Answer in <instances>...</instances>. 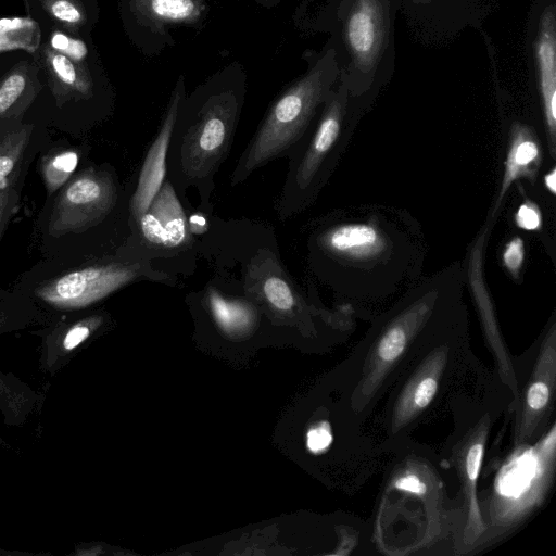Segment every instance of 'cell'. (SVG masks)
<instances>
[{"label":"cell","instance_id":"obj_31","mask_svg":"<svg viewBox=\"0 0 556 556\" xmlns=\"http://www.w3.org/2000/svg\"><path fill=\"white\" fill-rule=\"evenodd\" d=\"M543 181H544V186H545L546 190L552 195H555L556 194V167L555 166H553L551 168V170L547 174H545Z\"/></svg>","mask_w":556,"mask_h":556},{"label":"cell","instance_id":"obj_6","mask_svg":"<svg viewBox=\"0 0 556 556\" xmlns=\"http://www.w3.org/2000/svg\"><path fill=\"white\" fill-rule=\"evenodd\" d=\"M511 394L498 380L486 388L457 396L451 404L453 430L446 439L442 456L460 482L464 525L457 554L477 549L484 533L478 505V481L486 453V444L496 418L504 412Z\"/></svg>","mask_w":556,"mask_h":556},{"label":"cell","instance_id":"obj_22","mask_svg":"<svg viewBox=\"0 0 556 556\" xmlns=\"http://www.w3.org/2000/svg\"><path fill=\"white\" fill-rule=\"evenodd\" d=\"M28 165L24 166L0 185V242L18 207Z\"/></svg>","mask_w":556,"mask_h":556},{"label":"cell","instance_id":"obj_14","mask_svg":"<svg viewBox=\"0 0 556 556\" xmlns=\"http://www.w3.org/2000/svg\"><path fill=\"white\" fill-rule=\"evenodd\" d=\"M131 225L140 244L152 251V256L153 253L162 255L186 249L192 242L187 213L168 178L147 211Z\"/></svg>","mask_w":556,"mask_h":556},{"label":"cell","instance_id":"obj_16","mask_svg":"<svg viewBox=\"0 0 556 556\" xmlns=\"http://www.w3.org/2000/svg\"><path fill=\"white\" fill-rule=\"evenodd\" d=\"M542 148L533 128L515 121L510 125L509 142L504 162V173L493 204L491 216L494 218L514 182L520 179L533 181L541 167Z\"/></svg>","mask_w":556,"mask_h":556},{"label":"cell","instance_id":"obj_30","mask_svg":"<svg viewBox=\"0 0 556 556\" xmlns=\"http://www.w3.org/2000/svg\"><path fill=\"white\" fill-rule=\"evenodd\" d=\"M187 222L191 235L203 233L207 230V219L203 212H193L187 215Z\"/></svg>","mask_w":556,"mask_h":556},{"label":"cell","instance_id":"obj_3","mask_svg":"<svg viewBox=\"0 0 556 556\" xmlns=\"http://www.w3.org/2000/svg\"><path fill=\"white\" fill-rule=\"evenodd\" d=\"M401 0H329L325 27L339 80L370 108L395 70V20Z\"/></svg>","mask_w":556,"mask_h":556},{"label":"cell","instance_id":"obj_17","mask_svg":"<svg viewBox=\"0 0 556 556\" xmlns=\"http://www.w3.org/2000/svg\"><path fill=\"white\" fill-rule=\"evenodd\" d=\"M247 282L249 287H256L265 301L278 311L289 312L296 303L291 282L273 257L254 264Z\"/></svg>","mask_w":556,"mask_h":556},{"label":"cell","instance_id":"obj_27","mask_svg":"<svg viewBox=\"0 0 556 556\" xmlns=\"http://www.w3.org/2000/svg\"><path fill=\"white\" fill-rule=\"evenodd\" d=\"M51 46L61 51L62 54H68L73 59L81 60L87 54V48L84 42L66 37L63 34H55L51 39Z\"/></svg>","mask_w":556,"mask_h":556},{"label":"cell","instance_id":"obj_2","mask_svg":"<svg viewBox=\"0 0 556 556\" xmlns=\"http://www.w3.org/2000/svg\"><path fill=\"white\" fill-rule=\"evenodd\" d=\"M459 277L452 270L415 288L379 316L355 346L345 365L343 390L344 409L352 428L359 430L375 415L428 323L462 290Z\"/></svg>","mask_w":556,"mask_h":556},{"label":"cell","instance_id":"obj_9","mask_svg":"<svg viewBox=\"0 0 556 556\" xmlns=\"http://www.w3.org/2000/svg\"><path fill=\"white\" fill-rule=\"evenodd\" d=\"M142 278L163 279L147 258L106 257L72 267L35 286V296L51 307L68 311L87 307Z\"/></svg>","mask_w":556,"mask_h":556},{"label":"cell","instance_id":"obj_28","mask_svg":"<svg viewBox=\"0 0 556 556\" xmlns=\"http://www.w3.org/2000/svg\"><path fill=\"white\" fill-rule=\"evenodd\" d=\"M53 71L65 85H74L78 78L75 65L65 54H54L51 59Z\"/></svg>","mask_w":556,"mask_h":556},{"label":"cell","instance_id":"obj_8","mask_svg":"<svg viewBox=\"0 0 556 556\" xmlns=\"http://www.w3.org/2000/svg\"><path fill=\"white\" fill-rule=\"evenodd\" d=\"M516 396L511 414L513 448L541 440L555 425L556 321L552 317L533 344L521 355L511 356Z\"/></svg>","mask_w":556,"mask_h":556},{"label":"cell","instance_id":"obj_20","mask_svg":"<svg viewBox=\"0 0 556 556\" xmlns=\"http://www.w3.org/2000/svg\"><path fill=\"white\" fill-rule=\"evenodd\" d=\"M81 152L73 147H55L42 154L39 172L48 198L53 197L76 173Z\"/></svg>","mask_w":556,"mask_h":556},{"label":"cell","instance_id":"obj_1","mask_svg":"<svg viewBox=\"0 0 556 556\" xmlns=\"http://www.w3.org/2000/svg\"><path fill=\"white\" fill-rule=\"evenodd\" d=\"M462 290L448 299L421 332L417 344L384 397L377 426L380 453H399L418 426L451 407L459 395L480 391L495 380L472 352Z\"/></svg>","mask_w":556,"mask_h":556},{"label":"cell","instance_id":"obj_32","mask_svg":"<svg viewBox=\"0 0 556 556\" xmlns=\"http://www.w3.org/2000/svg\"><path fill=\"white\" fill-rule=\"evenodd\" d=\"M261 1H264V2H271V1H274V0H261Z\"/></svg>","mask_w":556,"mask_h":556},{"label":"cell","instance_id":"obj_11","mask_svg":"<svg viewBox=\"0 0 556 556\" xmlns=\"http://www.w3.org/2000/svg\"><path fill=\"white\" fill-rule=\"evenodd\" d=\"M530 81L543 116L552 157L556 151V0H533L526 24Z\"/></svg>","mask_w":556,"mask_h":556},{"label":"cell","instance_id":"obj_5","mask_svg":"<svg viewBox=\"0 0 556 556\" xmlns=\"http://www.w3.org/2000/svg\"><path fill=\"white\" fill-rule=\"evenodd\" d=\"M339 80L334 50L327 45L308 70L270 105L230 175L231 186L276 159L288 156L307 134Z\"/></svg>","mask_w":556,"mask_h":556},{"label":"cell","instance_id":"obj_26","mask_svg":"<svg viewBox=\"0 0 556 556\" xmlns=\"http://www.w3.org/2000/svg\"><path fill=\"white\" fill-rule=\"evenodd\" d=\"M100 321L101 319L99 317H90L72 326L64 337L63 346L66 350L76 348L89 337L92 329L98 326Z\"/></svg>","mask_w":556,"mask_h":556},{"label":"cell","instance_id":"obj_25","mask_svg":"<svg viewBox=\"0 0 556 556\" xmlns=\"http://www.w3.org/2000/svg\"><path fill=\"white\" fill-rule=\"evenodd\" d=\"M332 440L331 426L327 421H320L308 430L306 443L308 450L317 454L327 451Z\"/></svg>","mask_w":556,"mask_h":556},{"label":"cell","instance_id":"obj_24","mask_svg":"<svg viewBox=\"0 0 556 556\" xmlns=\"http://www.w3.org/2000/svg\"><path fill=\"white\" fill-rule=\"evenodd\" d=\"M516 225L526 231H538L542 228L543 217L539 205L526 199L515 213Z\"/></svg>","mask_w":556,"mask_h":556},{"label":"cell","instance_id":"obj_21","mask_svg":"<svg viewBox=\"0 0 556 556\" xmlns=\"http://www.w3.org/2000/svg\"><path fill=\"white\" fill-rule=\"evenodd\" d=\"M207 300L214 318L226 331H244L252 325L253 312L247 303L229 300L215 288L207 291Z\"/></svg>","mask_w":556,"mask_h":556},{"label":"cell","instance_id":"obj_4","mask_svg":"<svg viewBox=\"0 0 556 556\" xmlns=\"http://www.w3.org/2000/svg\"><path fill=\"white\" fill-rule=\"evenodd\" d=\"M240 110L239 96L229 89L208 94L187 112L179 109L168 147L167 178L181 195L188 188L197 189L202 210L211 207L214 178L230 152Z\"/></svg>","mask_w":556,"mask_h":556},{"label":"cell","instance_id":"obj_7","mask_svg":"<svg viewBox=\"0 0 556 556\" xmlns=\"http://www.w3.org/2000/svg\"><path fill=\"white\" fill-rule=\"evenodd\" d=\"M368 109L338 80L321 106L313 135L304 137L288 155L289 168L276 206L280 219L314 202Z\"/></svg>","mask_w":556,"mask_h":556},{"label":"cell","instance_id":"obj_19","mask_svg":"<svg viewBox=\"0 0 556 556\" xmlns=\"http://www.w3.org/2000/svg\"><path fill=\"white\" fill-rule=\"evenodd\" d=\"M139 20L151 27L197 22L203 11L202 0H132Z\"/></svg>","mask_w":556,"mask_h":556},{"label":"cell","instance_id":"obj_10","mask_svg":"<svg viewBox=\"0 0 556 556\" xmlns=\"http://www.w3.org/2000/svg\"><path fill=\"white\" fill-rule=\"evenodd\" d=\"M117 200L118 182L112 169L85 168L52 197L45 230L53 239L90 230L109 217Z\"/></svg>","mask_w":556,"mask_h":556},{"label":"cell","instance_id":"obj_29","mask_svg":"<svg viewBox=\"0 0 556 556\" xmlns=\"http://www.w3.org/2000/svg\"><path fill=\"white\" fill-rule=\"evenodd\" d=\"M52 14L60 21L76 24L81 18L78 9L68 0H56L51 5Z\"/></svg>","mask_w":556,"mask_h":556},{"label":"cell","instance_id":"obj_18","mask_svg":"<svg viewBox=\"0 0 556 556\" xmlns=\"http://www.w3.org/2000/svg\"><path fill=\"white\" fill-rule=\"evenodd\" d=\"M35 139V126L20 124L0 132V185L24 166L42 146Z\"/></svg>","mask_w":556,"mask_h":556},{"label":"cell","instance_id":"obj_15","mask_svg":"<svg viewBox=\"0 0 556 556\" xmlns=\"http://www.w3.org/2000/svg\"><path fill=\"white\" fill-rule=\"evenodd\" d=\"M184 101L185 83L181 76L172 92L165 116L156 137L150 144L143 159L136 188L129 201L131 223L136 222L147 211L167 178L169 141L179 109Z\"/></svg>","mask_w":556,"mask_h":556},{"label":"cell","instance_id":"obj_12","mask_svg":"<svg viewBox=\"0 0 556 556\" xmlns=\"http://www.w3.org/2000/svg\"><path fill=\"white\" fill-rule=\"evenodd\" d=\"M497 0H401V11L416 38L445 43L466 29H481Z\"/></svg>","mask_w":556,"mask_h":556},{"label":"cell","instance_id":"obj_13","mask_svg":"<svg viewBox=\"0 0 556 556\" xmlns=\"http://www.w3.org/2000/svg\"><path fill=\"white\" fill-rule=\"evenodd\" d=\"M317 245L331 261L361 271L389 265L397 250L381 222L372 220L336 224L318 236Z\"/></svg>","mask_w":556,"mask_h":556},{"label":"cell","instance_id":"obj_23","mask_svg":"<svg viewBox=\"0 0 556 556\" xmlns=\"http://www.w3.org/2000/svg\"><path fill=\"white\" fill-rule=\"evenodd\" d=\"M502 262L508 274L518 278L525 262V242L521 237L511 238L504 247Z\"/></svg>","mask_w":556,"mask_h":556}]
</instances>
